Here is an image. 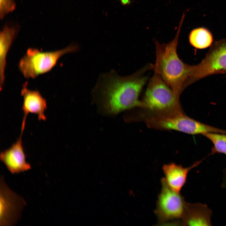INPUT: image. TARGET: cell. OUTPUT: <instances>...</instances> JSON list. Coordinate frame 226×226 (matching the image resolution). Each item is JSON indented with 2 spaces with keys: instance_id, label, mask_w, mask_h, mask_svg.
I'll return each instance as SVG.
<instances>
[{
  "instance_id": "obj_7",
  "label": "cell",
  "mask_w": 226,
  "mask_h": 226,
  "mask_svg": "<svg viewBox=\"0 0 226 226\" xmlns=\"http://www.w3.org/2000/svg\"><path fill=\"white\" fill-rule=\"evenodd\" d=\"M226 74V38L215 41L205 57L194 66V82L213 74Z\"/></svg>"
},
{
  "instance_id": "obj_13",
  "label": "cell",
  "mask_w": 226,
  "mask_h": 226,
  "mask_svg": "<svg viewBox=\"0 0 226 226\" xmlns=\"http://www.w3.org/2000/svg\"><path fill=\"white\" fill-rule=\"evenodd\" d=\"M191 44L198 49H204L210 46L213 41L211 33L204 27L196 28L193 30L189 35Z\"/></svg>"
},
{
  "instance_id": "obj_10",
  "label": "cell",
  "mask_w": 226,
  "mask_h": 226,
  "mask_svg": "<svg viewBox=\"0 0 226 226\" xmlns=\"http://www.w3.org/2000/svg\"><path fill=\"white\" fill-rule=\"evenodd\" d=\"M211 211L207 206L201 203H186L181 223L189 226L211 225Z\"/></svg>"
},
{
  "instance_id": "obj_15",
  "label": "cell",
  "mask_w": 226,
  "mask_h": 226,
  "mask_svg": "<svg viewBox=\"0 0 226 226\" xmlns=\"http://www.w3.org/2000/svg\"><path fill=\"white\" fill-rule=\"evenodd\" d=\"M15 7V0H0V19H3L7 14L13 12Z\"/></svg>"
},
{
  "instance_id": "obj_4",
  "label": "cell",
  "mask_w": 226,
  "mask_h": 226,
  "mask_svg": "<svg viewBox=\"0 0 226 226\" xmlns=\"http://www.w3.org/2000/svg\"><path fill=\"white\" fill-rule=\"evenodd\" d=\"M79 46L75 43L54 51L43 52L30 48L20 59L18 65L19 70L26 78H34L50 71L63 55L77 52Z\"/></svg>"
},
{
  "instance_id": "obj_5",
  "label": "cell",
  "mask_w": 226,
  "mask_h": 226,
  "mask_svg": "<svg viewBox=\"0 0 226 226\" xmlns=\"http://www.w3.org/2000/svg\"><path fill=\"white\" fill-rule=\"evenodd\" d=\"M162 188L157 203L155 213L160 223L182 218L186 203L180 193L171 188L164 178L161 180Z\"/></svg>"
},
{
  "instance_id": "obj_8",
  "label": "cell",
  "mask_w": 226,
  "mask_h": 226,
  "mask_svg": "<svg viewBox=\"0 0 226 226\" xmlns=\"http://www.w3.org/2000/svg\"><path fill=\"white\" fill-rule=\"evenodd\" d=\"M23 133L16 142L9 148L2 152L0 160L13 174H19L31 169L30 164L26 162L22 141Z\"/></svg>"
},
{
  "instance_id": "obj_16",
  "label": "cell",
  "mask_w": 226,
  "mask_h": 226,
  "mask_svg": "<svg viewBox=\"0 0 226 226\" xmlns=\"http://www.w3.org/2000/svg\"><path fill=\"white\" fill-rule=\"evenodd\" d=\"M120 3L123 5L127 6L130 5L132 2V0H120Z\"/></svg>"
},
{
  "instance_id": "obj_14",
  "label": "cell",
  "mask_w": 226,
  "mask_h": 226,
  "mask_svg": "<svg viewBox=\"0 0 226 226\" xmlns=\"http://www.w3.org/2000/svg\"><path fill=\"white\" fill-rule=\"evenodd\" d=\"M203 135L213 143L214 152L226 155V134L209 132Z\"/></svg>"
},
{
  "instance_id": "obj_11",
  "label": "cell",
  "mask_w": 226,
  "mask_h": 226,
  "mask_svg": "<svg viewBox=\"0 0 226 226\" xmlns=\"http://www.w3.org/2000/svg\"><path fill=\"white\" fill-rule=\"evenodd\" d=\"M201 162H196L187 168H184L174 163L164 165L163 170L167 184L172 190L180 193L186 183L189 172L198 165Z\"/></svg>"
},
{
  "instance_id": "obj_2",
  "label": "cell",
  "mask_w": 226,
  "mask_h": 226,
  "mask_svg": "<svg viewBox=\"0 0 226 226\" xmlns=\"http://www.w3.org/2000/svg\"><path fill=\"white\" fill-rule=\"evenodd\" d=\"M185 15L183 14L174 38L167 43L155 41L156 60L149 64L151 69L160 76L178 96L194 82V66L184 63L179 58L177 48L179 34Z\"/></svg>"
},
{
  "instance_id": "obj_3",
  "label": "cell",
  "mask_w": 226,
  "mask_h": 226,
  "mask_svg": "<svg viewBox=\"0 0 226 226\" xmlns=\"http://www.w3.org/2000/svg\"><path fill=\"white\" fill-rule=\"evenodd\" d=\"M144 120L153 116L182 111L179 96L158 75L150 79L143 100Z\"/></svg>"
},
{
  "instance_id": "obj_9",
  "label": "cell",
  "mask_w": 226,
  "mask_h": 226,
  "mask_svg": "<svg viewBox=\"0 0 226 226\" xmlns=\"http://www.w3.org/2000/svg\"><path fill=\"white\" fill-rule=\"evenodd\" d=\"M27 85V83L23 85L21 92L23 99L22 110L24 113L21 125L22 131H24L26 117L29 113L36 114L39 120L45 121L46 119L45 114L47 108L46 99L38 91L30 89Z\"/></svg>"
},
{
  "instance_id": "obj_6",
  "label": "cell",
  "mask_w": 226,
  "mask_h": 226,
  "mask_svg": "<svg viewBox=\"0 0 226 226\" xmlns=\"http://www.w3.org/2000/svg\"><path fill=\"white\" fill-rule=\"evenodd\" d=\"M24 198L11 190L2 175L0 179V225H14L26 205Z\"/></svg>"
},
{
  "instance_id": "obj_12",
  "label": "cell",
  "mask_w": 226,
  "mask_h": 226,
  "mask_svg": "<svg viewBox=\"0 0 226 226\" xmlns=\"http://www.w3.org/2000/svg\"><path fill=\"white\" fill-rule=\"evenodd\" d=\"M18 24H6L0 34V88L3 87L5 79L6 58L8 51L19 30Z\"/></svg>"
},
{
  "instance_id": "obj_1",
  "label": "cell",
  "mask_w": 226,
  "mask_h": 226,
  "mask_svg": "<svg viewBox=\"0 0 226 226\" xmlns=\"http://www.w3.org/2000/svg\"><path fill=\"white\" fill-rule=\"evenodd\" d=\"M150 69L149 65H147L125 77L119 76L113 70L102 74L93 90V94L110 114L136 107L141 108L143 104L139 96L148 80L145 73Z\"/></svg>"
}]
</instances>
